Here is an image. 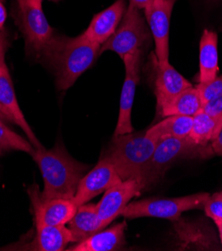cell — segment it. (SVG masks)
Returning a JSON list of instances; mask_svg holds the SVG:
<instances>
[{
	"label": "cell",
	"instance_id": "1f68e13d",
	"mask_svg": "<svg viewBox=\"0 0 222 251\" xmlns=\"http://www.w3.org/2000/svg\"><path fill=\"white\" fill-rule=\"evenodd\" d=\"M217 225L218 227V231H219V236H220V240H221V243H222V220L221 221H218L215 223Z\"/></svg>",
	"mask_w": 222,
	"mask_h": 251
},
{
	"label": "cell",
	"instance_id": "9a60e30c",
	"mask_svg": "<svg viewBox=\"0 0 222 251\" xmlns=\"http://www.w3.org/2000/svg\"><path fill=\"white\" fill-rule=\"evenodd\" d=\"M34 212L35 220V237L29 245L30 250L37 251H61L65 250L70 242H74L73 235L68 227L52 226L46 224L40 213Z\"/></svg>",
	"mask_w": 222,
	"mask_h": 251
},
{
	"label": "cell",
	"instance_id": "ffe728a7",
	"mask_svg": "<svg viewBox=\"0 0 222 251\" xmlns=\"http://www.w3.org/2000/svg\"><path fill=\"white\" fill-rule=\"evenodd\" d=\"M67 225L73 235L74 243L80 242L102 230L96 210V204L89 202L78 206L75 214Z\"/></svg>",
	"mask_w": 222,
	"mask_h": 251
},
{
	"label": "cell",
	"instance_id": "f1b7e54d",
	"mask_svg": "<svg viewBox=\"0 0 222 251\" xmlns=\"http://www.w3.org/2000/svg\"><path fill=\"white\" fill-rule=\"evenodd\" d=\"M211 149L214 154L222 156V127L219 130L215 139L211 142Z\"/></svg>",
	"mask_w": 222,
	"mask_h": 251
},
{
	"label": "cell",
	"instance_id": "484cf974",
	"mask_svg": "<svg viewBox=\"0 0 222 251\" xmlns=\"http://www.w3.org/2000/svg\"><path fill=\"white\" fill-rule=\"evenodd\" d=\"M205 214L215 223L222 220V190L209 195L203 206Z\"/></svg>",
	"mask_w": 222,
	"mask_h": 251
},
{
	"label": "cell",
	"instance_id": "4fadbf2b",
	"mask_svg": "<svg viewBox=\"0 0 222 251\" xmlns=\"http://www.w3.org/2000/svg\"><path fill=\"white\" fill-rule=\"evenodd\" d=\"M172 221L180 250H213L216 247V238L205 225L180 217Z\"/></svg>",
	"mask_w": 222,
	"mask_h": 251
},
{
	"label": "cell",
	"instance_id": "ba28073f",
	"mask_svg": "<svg viewBox=\"0 0 222 251\" xmlns=\"http://www.w3.org/2000/svg\"><path fill=\"white\" fill-rule=\"evenodd\" d=\"M141 55L142 50H138V51L124 56L122 59L125 65V78L121 90L119 114L113 137L133 132L134 128L131 123V112L136 87L139 82Z\"/></svg>",
	"mask_w": 222,
	"mask_h": 251
},
{
	"label": "cell",
	"instance_id": "836d02e7",
	"mask_svg": "<svg viewBox=\"0 0 222 251\" xmlns=\"http://www.w3.org/2000/svg\"><path fill=\"white\" fill-rule=\"evenodd\" d=\"M0 1H2V2H4V1H5V0H0Z\"/></svg>",
	"mask_w": 222,
	"mask_h": 251
},
{
	"label": "cell",
	"instance_id": "ac0fdd59",
	"mask_svg": "<svg viewBox=\"0 0 222 251\" xmlns=\"http://www.w3.org/2000/svg\"><path fill=\"white\" fill-rule=\"evenodd\" d=\"M126 222L122 221L113 226L102 229L69 247V251H114L122 248L126 243Z\"/></svg>",
	"mask_w": 222,
	"mask_h": 251
},
{
	"label": "cell",
	"instance_id": "7a4b0ae2",
	"mask_svg": "<svg viewBox=\"0 0 222 251\" xmlns=\"http://www.w3.org/2000/svg\"><path fill=\"white\" fill-rule=\"evenodd\" d=\"M30 155L42 175L44 187L40 194L41 200L73 199L89 166L71 157L62 144L50 149L44 146L34 148Z\"/></svg>",
	"mask_w": 222,
	"mask_h": 251
},
{
	"label": "cell",
	"instance_id": "8fae6325",
	"mask_svg": "<svg viewBox=\"0 0 222 251\" xmlns=\"http://www.w3.org/2000/svg\"><path fill=\"white\" fill-rule=\"evenodd\" d=\"M121 180L113 164L104 156L79 181L73 198L74 202L77 206L87 203Z\"/></svg>",
	"mask_w": 222,
	"mask_h": 251
},
{
	"label": "cell",
	"instance_id": "30bf717a",
	"mask_svg": "<svg viewBox=\"0 0 222 251\" xmlns=\"http://www.w3.org/2000/svg\"><path fill=\"white\" fill-rule=\"evenodd\" d=\"M142 190V185L136 179L121 180L108 188L100 201L96 204L101 228L107 227L114 219L121 215L131 199L138 196Z\"/></svg>",
	"mask_w": 222,
	"mask_h": 251
},
{
	"label": "cell",
	"instance_id": "f546056e",
	"mask_svg": "<svg viewBox=\"0 0 222 251\" xmlns=\"http://www.w3.org/2000/svg\"><path fill=\"white\" fill-rule=\"evenodd\" d=\"M153 0H129V3L136 6L139 9H145L148 5H150Z\"/></svg>",
	"mask_w": 222,
	"mask_h": 251
},
{
	"label": "cell",
	"instance_id": "6da1fadb",
	"mask_svg": "<svg viewBox=\"0 0 222 251\" xmlns=\"http://www.w3.org/2000/svg\"><path fill=\"white\" fill-rule=\"evenodd\" d=\"M100 47L84 33L76 37L55 35L42 57L53 69L56 88L65 91L75 83L100 55Z\"/></svg>",
	"mask_w": 222,
	"mask_h": 251
},
{
	"label": "cell",
	"instance_id": "603a6c76",
	"mask_svg": "<svg viewBox=\"0 0 222 251\" xmlns=\"http://www.w3.org/2000/svg\"><path fill=\"white\" fill-rule=\"evenodd\" d=\"M193 117L183 115L167 116L154 124L146 133L160 140L166 137H187L191 131Z\"/></svg>",
	"mask_w": 222,
	"mask_h": 251
},
{
	"label": "cell",
	"instance_id": "5bb4252c",
	"mask_svg": "<svg viewBox=\"0 0 222 251\" xmlns=\"http://www.w3.org/2000/svg\"><path fill=\"white\" fill-rule=\"evenodd\" d=\"M33 210L40 213L43 221L52 226H64L72 219L78 206L73 199L53 198L41 200L37 191H30Z\"/></svg>",
	"mask_w": 222,
	"mask_h": 251
},
{
	"label": "cell",
	"instance_id": "e575fe53",
	"mask_svg": "<svg viewBox=\"0 0 222 251\" xmlns=\"http://www.w3.org/2000/svg\"><path fill=\"white\" fill-rule=\"evenodd\" d=\"M37 1H43V0H37Z\"/></svg>",
	"mask_w": 222,
	"mask_h": 251
},
{
	"label": "cell",
	"instance_id": "277c9868",
	"mask_svg": "<svg viewBox=\"0 0 222 251\" xmlns=\"http://www.w3.org/2000/svg\"><path fill=\"white\" fill-rule=\"evenodd\" d=\"M209 194L206 192L175 198H150L130 201L122 212L126 218L155 217L174 220L185 211L204 206Z\"/></svg>",
	"mask_w": 222,
	"mask_h": 251
},
{
	"label": "cell",
	"instance_id": "2e32d148",
	"mask_svg": "<svg viewBox=\"0 0 222 251\" xmlns=\"http://www.w3.org/2000/svg\"><path fill=\"white\" fill-rule=\"evenodd\" d=\"M126 7L124 0H116L113 4L94 15L83 33L101 46L117 29Z\"/></svg>",
	"mask_w": 222,
	"mask_h": 251
},
{
	"label": "cell",
	"instance_id": "83f0119b",
	"mask_svg": "<svg viewBox=\"0 0 222 251\" xmlns=\"http://www.w3.org/2000/svg\"><path fill=\"white\" fill-rule=\"evenodd\" d=\"M8 48V39L5 31L0 29V71L7 68L5 63V54Z\"/></svg>",
	"mask_w": 222,
	"mask_h": 251
},
{
	"label": "cell",
	"instance_id": "7402d4cb",
	"mask_svg": "<svg viewBox=\"0 0 222 251\" xmlns=\"http://www.w3.org/2000/svg\"><path fill=\"white\" fill-rule=\"evenodd\" d=\"M222 127V114L211 116L199 111L193 116L192 128L188 137L197 145L204 146L212 142Z\"/></svg>",
	"mask_w": 222,
	"mask_h": 251
},
{
	"label": "cell",
	"instance_id": "52a82bcc",
	"mask_svg": "<svg viewBox=\"0 0 222 251\" xmlns=\"http://www.w3.org/2000/svg\"><path fill=\"white\" fill-rule=\"evenodd\" d=\"M200 147L187 137H166L156 144L153 155L143 177V186L148 187L160 179L169 165L178 158L193 153Z\"/></svg>",
	"mask_w": 222,
	"mask_h": 251
},
{
	"label": "cell",
	"instance_id": "44dd1931",
	"mask_svg": "<svg viewBox=\"0 0 222 251\" xmlns=\"http://www.w3.org/2000/svg\"><path fill=\"white\" fill-rule=\"evenodd\" d=\"M202 108L201 98L196 87H188L179 94L171 98L162 107L158 109L161 116L183 115L193 117Z\"/></svg>",
	"mask_w": 222,
	"mask_h": 251
},
{
	"label": "cell",
	"instance_id": "4dcf8cb0",
	"mask_svg": "<svg viewBox=\"0 0 222 251\" xmlns=\"http://www.w3.org/2000/svg\"><path fill=\"white\" fill-rule=\"evenodd\" d=\"M6 18H7V14H6L5 7L3 5V2L0 1V29H3Z\"/></svg>",
	"mask_w": 222,
	"mask_h": 251
},
{
	"label": "cell",
	"instance_id": "cb8c5ba5",
	"mask_svg": "<svg viewBox=\"0 0 222 251\" xmlns=\"http://www.w3.org/2000/svg\"><path fill=\"white\" fill-rule=\"evenodd\" d=\"M34 147L28 139L20 136L0 120V155L8 151H23L30 154Z\"/></svg>",
	"mask_w": 222,
	"mask_h": 251
},
{
	"label": "cell",
	"instance_id": "3957f363",
	"mask_svg": "<svg viewBox=\"0 0 222 251\" xmlns=\"http://www.w3.org/2000/svg\"><path fill=\"white\" fill-rule=\"evenodd\" d=\"M158 141L146 132L115 136L104 156L113 164L122 180L136 179L144 189V174Z\"/></svg>",
	"mask_w": 222,
	"mask_h": 251
},
{
	"label": "cell",
	"instance_id": "8992f818",
	"mask_svg": "<svg viewBox=\"0 0 222 251\" xmlns=\"http://www.w3.org/2000/svg\"><path fill=\"white\" fill-rule=\"evenodd\" d=\"M148 38L149 33L140 9L128 3L117 29L101 45L100 54L112 51L123 59L130 53L142 50Z\"/></svg>",
	"mask_w": 222,
	"mask_h": 251
},
{
	"label": "cell",
	"instance_id": "d6986e66",
	"mask_svg": "<svg viewBox=\"0 0 222 251\" xmlns=\"http://www.w3.org/2000/svg\"><path fill=\"white\" fill-rule=\"evenodd\" d=\"M218 73V37L214 31L205 29L199 43V83H206Z\"/></svg>",
	"mask_w": 222,
	"mask_h": 251
},
{
	"label": "cell",
	"instance_id": "e0dca14e",
	"mask_svg": "<svg viewBox=\"0 0 222 251\" xmlns=\"http://www.w3.org/2000/svg\"><path fill=\"white\" fill-rule=\"evenodd\" d=\"M192 84L181 75L169 62L160 66L156 64L154 93L157 101V109L162 107L171 98Z\"/></svg>",
	"mask_w": 222,
	"mask_h": 251
},
{
	"label": "cell",
	"instance_id": "d4e9b609",
	"mask_svg": "<svg viewBox=\"0 0 222 251\" xmlns=\"http://www.w3.org/2000/svg\"><path fill=\"white\" fill-rule=\"evenodd\" d=\"M196 88L199 92L203 105L210 101V100L222 95V75L221 76H216L209 82L198 83Z\"/></svg>",
	"mask_w": 222,
	"mask_h": 251
},
{
	"label": "cell",
	"instance_id": "7c38bea8",
	"mask_svg": "<svg viewBox=\"0 0 222 251\" xmlns=\"http://www.w3.org/2000/svg\"><path fill=\"white\" fill-rule=\"evenodd\" d=\"M0 114L22 129L34 148L43 146L20 109L8 68L0 71Z\"/></svg>",
	"mask_w": 222,
	"mask_h": 251
},
{
	"label": "cell",
	"instance_id": "4316f807",
	"mask_svg": "<svg viewBox=\"0 0 222 251\" xmlns=\"http://www.w3.org/2000/svg\"><path fill=\"white\" fill-rule=\"evenodd\" d=\"M201 111L211 116H217L222 114V95L203 104Z\"/></svg>",
	"mask_w": 222,
	"mask_h": 251
},
{
	"label": "cell",
	"instance_id": "d6a6232c",
	"mask_svg": "<svg viewBox=\"0 0 222 251\" xmlns=\"http://www.w3.org/2000/svg\"><path fill=\"white\" fill-rule=\"evenodd\" d=\"M51 1H59V0H51Z\"/></svg>",
	"mask_w": 222,
	"mask_h": 251
},
{
	"label": "cell",
	"instance_id": "9c48e42d",
	"mask_svg": "<svg viewBox=\"0 0 222 251\" xmlns=\"http://www.w3.org/2000/svg\"><path fill=\"white\" fill-rule=\"evenodd\" d=\"M175 0H153L143 11L155 43L157 64L169 62V28Z\"/></svg>",
	"mask_w": 222,
	"mask_h": 251
},
{
	"label": "cell",
	"instance_id": "5b68a950",
	"mask_svg": "<svg viewBox=\"0 0 222 251\" xmlns=\"http://www.w3.org/2000/svg\"><path fill=\"white\" fill-rule=\"evenodd\" d=\"M17 7L18 25L25 39L26 50L30 54L42 57L56 35L43 12L42 1L17 0Z\"/></svg>",
	"mask_w": 222,
	"mask_h": 251
}]
</instances>
